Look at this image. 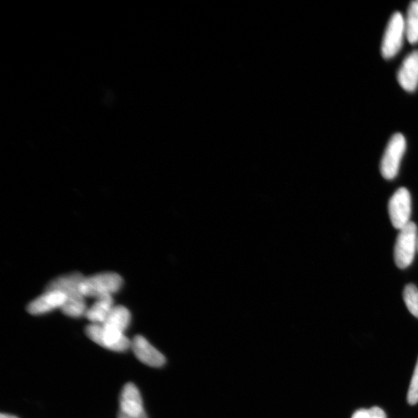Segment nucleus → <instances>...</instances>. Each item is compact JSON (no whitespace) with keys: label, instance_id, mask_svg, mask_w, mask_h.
Segmentation results:
<instances>
[{"label":"nucleus","instance_id":"obj_1","mask_svg":"<svg viewBox=\"0 0 418 418\" xmlns=\"http://www.w3.org/2000/svg\"><path fill=\"white\" fill-rule=\"evenodd\" d=\"M85 278L80 273L60 276L50 281L46 290H58L65 294L66 302L61 309L66 316L80 318L86 315V297L81 291V283Z\"/></svg>","mask_w":418,"mask_h":418},{"label":"nucleus","instance_id":"obj_2","mask_svg":"<svg viewBox=\"0 0 418 418\" xmlns=\"http://www.w3.org/2000/svg\"><path fill=\"white\" fill-rule=\"evenodd\" d=\"M121 275L108 272L95 274L87 277L81 283V291L85 297L98 298L112 296L118 292L123 286Z\"/></svg>","mask_w":418,"mask_h":418},{"label":"nucleus","instance_id":"obj_3","mask_svg":"<svg viewBox=\"0 0 418 418\" xmlns=\"http://www.w3.org/2000/svg\"><path fill=\"white\" fill-rule=\"evenodd\" d=\"M407 39L405 18L400 12H395L388 22L384 33L382 54L384 59L389 60L398 55L405 39Z\"/></svg>","mask_w":418,"mask_h":418},{"label":"nucleus","instance_id":"obj_4","mask_svg":"<svg viewBox=\"0 0 418 418\" xmlns=\"http://www.w3.org/2000/svg\"><path fill=\"white\" fill-rule=\"evenodd\" d=\"M406 149L407 141L401 133L394 134L388 142L379 168L380 173L386 180H393L398 175Z\"/></svg>","mask_w":418,"mask_h":418},{"label":"nucleus","instance_id":"obj_5","mask_svg":"<svg viewBox=\"0 0 418 418\" xmlns=\"http://www.w3.org/2000/svg\"><path fill=\"white\" fill-rule=\"evenodd\" d=\"M417 226L413 222L400 230L394 248V260L402 270L413 263L417 250Z\"/></svg>","mask_w":418,"mask_h":418},{"label":"nucleus","instance_id":"obj_6","mask_svg":"<svg viewBox=\"0 0 418 418\" xmlns=\"http://www.w3.org/2000/svg\"><path fill=\"white\" fill-rule=\"evenodd\" d=\"M86 332L96 344L115 352H124L131 347V341L125 337L124 333L102 324L88 325Z\"/></svg>","mask_w":418,"mask_h":418},{"label":"nucleus","instance_id":"obj_7","mask_svg":"<svg viewBox=\"0 0 418 418\" xmlns=\"http://www.w3.org/2000/svg\"><path fill=\"white\" fill-rule=\"evenodd\" d=\"M388 209L393 227L399 230L405 227L412 215V197L409 191L400 188L396 191L390 199Z\"/></svg>","mask_w":418,"mask_h":418},{"label":"nucleus","instance_id":"obj_8","mask_svg":"<svg viewBox=\"0 0 418 418\" xmlns=\"http://www.w3.org/2000/svg\"><path fill=\"white\" fill-rule=\"evenodd\" d=\"M131 348L137 359L149 367L161 368L166 362V357L142 335L134 337Z\"/></svg>","mask_w":418,"mask_h":418},{"label":"nucleus","instance_id":"obj_9","mask_svg":"<svg viewBox=\"0 0 418 418\" xmlns=\"http://www.w3.org/2000/svg\"><path fill=\"white\" fill-rule=\"evenodd\" d=\"M399 85L406 92L414 93L418 87V50L406 56L398 72Z\"/></svg>","mask_w":418,"mask_h":418},{"label":"nucleus","instance_id":"obj_10","mask_svg":"<svg viewBox=\"0 0 418 418\" xmlns=\"http://www.w3.org/2000/svg\"><path fill=\"white\" fill-rule=\"evenodd\" d=\"M66 302L65 294L58 290H46L43 295L27 306V311L34 316H40L56 309H61Z\"/></svg>","mask_w":418,"mask_h":418},{"label":"nucleus","instance_id":"obj_11","mask_svg":"<svg viewBox=\"0 0 418 418\" xmlns=\"http://www.w3.org/2000/svg\"><path fill=\"white\" fill-rule=\"evenodd\" d=\"M119 412L134 415L145 412L143 400L137 387L133 384H126L119 399Z\"/></svg>","mask_w":418,"mask_h":418},{"label":"nucleus","instance_id":"obj_12","mask_svg":"<svg viewBox=\"0 0 418 418\" xmlns=\"http://www.w3.org/2000/svg\"><path fill=\"white\" fill-rule=\"evenodd\" d=\"M114 303L112 296L98 298L91 307L87 309L85 316L93 324H103L114 307Z\"/></svg>","mask_w":418,"mask_h":418},{"label":"nucleus","instance_id":"obj_13","mask_svg":"<svg viewBox=\"0 0 418 418\" xmlns=\"http://www.w3.org/2000/svg\"><path fill=\"white\" fill-rule=\"evenodd\" d=\"M130 313L128 309L121 305L114 306L106 322L102 325L124 333L130 323Z\"/></svg>","mask_w":418,"mask_h":418},{"label":"nucleus","instance_id":"obj_14","mask_svg":"<svg viewBox=\"0 0 418 418\" xmlns=\"http://www.w3.org/2000/svg\"><path fill=\"white\" fill-rule=\"evenodd\" d=\"M405 21L407 40L414 46L418 43V0L410 4Z\"/></svg>","mask_w":418,"mask_h":418},{"label":"nucleus","instance_id":"obj_15","mask_svg":"<svg viewBox=\"0 0 418 418\" xmlns=\"http://www.w3.org/2000/svg\"><path fill=\"white\" fill-rule=\"evenodd\" d=\"M404 300L409 311L418 318V289L413 283L405 286Z\"/></svg>","mask_w":418,"mask_h":418},{"label":"nucleus","instance_id":"obj_16","mask_svg":"<svg viewBox=\"0 0 418 418\" xmlns=\"http://www.w3.org/2000/svg\"><path fill=\"white\" fill-rule=\"evenodd\" d=\"M407 401L410 405H415L418 402V360L412 382H410L407 393Z\"/></svg>","mask_w":418,"mask_h":418},{"label":"nucleus","instance_id":"obj_17","mask_svg":"<svg viewBox=\"0 0 418 418\" xmlns=\"http://www.w3.org/2000/svg\"><path fill=\"white\" fill-rule=\"evenodd\" d=\"M352 418H386V415L382 408L373 407L369 410L360 409L356 410Z\"/></svg>","mask_w":418,"mask_h":418},{"label":"nucleus","instance_id":"obj_18","mask_svg":"<svg viewBox=\"0 0 418 418\" xmlns=\"http://www.w3.org/2000/svg\"><path fill=\"white\" fill-rule=\"evenodd\" d=\"M118 418H148V417L145 412L140 414H134V415L125 414L123 413L119 412Z\"/></svg>","mask_w":418,"mask_h":418},{"label":"nucleus","instance_id":"obj_19","mask_svg":"<svg viewBox=\"0 0 418 418\" xmlns=\"http://www.w3.org/2000/svg\"><path fill=\"white\" fill-rule=\"evenodd\" d=\"M0 418H18L16 416L14 415H11V414H1V415H0Z\"/></svg>","mask_w":418,"mask_h":418},{"label":"nucleus","instance_id":"obj_20","mask_svg":"<svg viewBox=\"0 0 418 418\" xmlns=\"http://www.w3.org/2000/svg\"><path fill=\"white\" fill-rule=\"evenodd\" d=\"M417 251H418V235H417Z\"/></svg>","mask_w":418,"mask_h":418}]
</instances>
